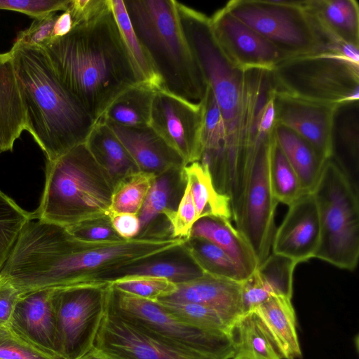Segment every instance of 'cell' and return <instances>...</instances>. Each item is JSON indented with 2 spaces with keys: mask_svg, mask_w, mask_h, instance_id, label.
I'll return each instance as SVG.
<instances>
[{
  "mask_svg": "<svg viewBox=\"0 0 359 359\" xmlns=\"http://www.w3.org/2000/svg\"><path fill=\"white\" fill-rule=\"evenodd\" d=\"M78 359H104L98 355L92 348L89 352L81 356Z\"/></svg>",
  "mask_w": 359,
  "mask_h": 359,
  "instance_id": "50",
  "label": "cell"
},
{
  "mask_svg": "<svg viewBox=\"0 0 359 359\" xmlns=\"http://www.w3.org/2000/svg\"><path fill=\"white\" fill-rule=\"evenodd\" d=\"M225 6L286 58L322 52L302 1L232 0Z\"/></svg>",
  "mask_w": 359,
  "mask_h": 359,
  "instance_id": "10",
  "label": "cell"
},
{
  "mask_svg": "<svg viewBox=\"0 0 359 359\" xmlns=\"http://www.w3.org/2000/svg\"><path fill=\"white\" fill-rule=\"evenodd\" d=\"M156 176L139 171L118 183L114 189L110 213L137 215Z\"/></svg>",
  "mask_w": 359,
  "mask_h": 359,
  "instance_id": "38",
  "label": "cell"
},
{
  "mask_svg": "<svg viewBox=\"0 0 359 359\" xmlns=\"http://www.w3.org/2000/svg\"><path fill=\"white\" fill-rule=\"evenodd\" d=\"M269 177L273 195L278 203L290 206L304 194L298 175L275 139L271 151Z\"/></svg>",
  "mask_w": 359,
  "mask_h": 359,
  "instance_id": "37",
  "label": "cell"
},
{
  "mask_svg": "<svg viewBox=\"0 0 359 359\" xmlns=\"http://www.w3.org/2000/svg\"><path fill=\"white\" fill-rule=\"evenodd\" d=\"M135 34L164 90L194 103L208 85L184 34L174 0L123 1Z\"/></svg>",
  "mask_w": 359,
  "mask_h": 359,
  "instance_id": "5",
  "label": "cell"
},
{
  "mask_svg": "<svg viewBox=\"0 0 359 359\" xmlns=\"http://www.w3.org/2000/svg\"><path fill=\"white\" fill-rule=\"evenodd\" d=\"M156 302L178 320L201 330L231 334L235 323L215 309L201 304L165 299H159Z\"/></svg>",
  "mask_w": 359,
  "mask_h": 359,
  "instance_id": "36",
  "label": "cell"
},
{
  "mask_svg": "<svg viewBox=\"0 0 359 359\" xmlns=\"http://www.w3.org/2000/svg\"><path fill=\"white\" fill-rule=\"evenodd\" d=\"M298 264L292 259L272 253L243 282L242 303L243 313L253 311L271 296L292 298L293 273Z\"/></svg>",
  "mask_w": 359,
  "mask_h": 359,
  "instance_id": "22",
  "label": "cell"
},
{
  "mask_svg": "<svg viewBox=\"0 0 359 359\" xmlns=\"http://www.w3.org/2000/svg\"><path fill=\"white\" fill-rule=\"evenodd\" d=\"M108 307L140 331L177 350L206 359H231L233 356L231 334L189 325L156 302L122 292L111 284Z\"/></svg>",
  "mask_w": 359,
  "mask_h": 359,
  "instance_id": "9",
  "label": "cell"
},
{
  "mask_svg": "<svg viewBox=\"0 0 359 359\" xmlns=\"http://www.w3.org/2000/svg\"><path fill=\"white\" fill-rule=\"evenodd\" d=\"M290 297L274 295L253 311L271 337L283 359H299L302 353L297 331L296 313Z\"/></svg>",
  "mask_w": 359,
  "mask_h": 359,
  "instance_id": "26",
  "label": "cell"
},
{
  "mask_svg": "<svg viewBox=\"0 0 359 359\" xmlns=\"http://www.w3.org/2000/svg\"><path fill=\"white\" fill-rule=\"evenodd\" d=\"M168 220L174 238L187 239L198 220L197 212L189 186L186 184L177 210L163 215Z\"/></svg>",
  "mask_w": 359,
  "mask_h": 359,
  "instance_id": "43",
  "label": "cell"
},
{
  "mask_svg": "<svg viewBox=\"0 0 359 359\" xmlns=\"http://www.w3.org/2000/svg\"><path fill=\"white\" fill-rule=\"evenodd\" d=\"M26 116V130L54 161L84 143L95 122L52 70L42 48L20 43L11 49Z\"/></svg>",
  "mask_w": 359,
  "mask_h": 359,
  "instance_id": "4",
  "label": "cell"
},
{
  "mask_svg": "<svg viewBox=\"0 0 359 359\" xmlns=\"http://www.w3.org/2000/svg\"><path fill=\"white\" fill-rule=\"evenodd\" d=\"M203 116L202 101L191 102L161 90L156 91L152 101L149 126L186 165L199 159Z\"/></svg>",
  "mask_w": 359,
  "mask_h": 359,
  "instance_id": "13",
  "label": "cell"
},
{
  "mask_svg": "<svg viewBox=\"0 0 359 359\" xmlns=\"http://www.w3.org/2000/svg\"><path fill=\"white\" fill-rule=\"evenodd\" d=\"M109 8V0H70L67 11L74 27L93 20Z\"/></svg>",
  "mask_w": 359,
  "mask_h": 359,
  "instance_id": "46",
  "label": "cell"
},
{
  "mask_svg": "<svg viewBox=\"0 0 359 359\" xmlns=\"http://www.w3.org/2000/svg\"><path fill=\"white\" fill-rule=\"evenodd\" d=\"M195 204L198 219L214 216L232 217L229 198L215 187L208 170L198 161L184 165L182 169Z\"/></svg>",
  "mask_w": 359,
  "mask_h": 359,
  "instance_id": "33",
  "label": "cell"
},
{
  "mask_svg": "<svg viewBox=\"0 0 359 359\" xmlns=\"http://www.w3.org/2000/svg\"><path fill=\"white\" fill-rule=\"evenodd\" d=\"M73 28V22L68 11L59 15L53 29V38L67 35Z\"/></svg>",
  "mask_w": 359,
  "mask_h": 359,
  "instance_id": "49",
  "label": "cell"
},
{
  "mask_svg": "<svg viewBox=\"0 0 359 359\" xmlns=\"http://www.w3.org/2000/svg\"><path fill=\"white\" fill-rule=\"evenodd\" d=\"M32 212L21 208L0 191V272L7 261L24 225Z\"/></svg>",
  "mask_w": 359,
  "mask_h": 359,
  "instance_id": "39",
  "label": "cell"
},
{
  "mask_svg": "<svg viewBox=\"0 0 359 359\" xmlns=\"http://www.w3.org/2000/svg\"><path fill=\"white\" fill-rule=\"evenodd\" d=\"M275 93L326 104L358 102L359 62L332 53L289 57L270 71Z\"/></svg>",
  "mask_w": 359,
  "mask_h": 359,
  "instance_id": "8",
  "label": "cell"
},
{
  "mask_svg": "<svg viewBox=\"0 0 359 359\" xmlns=\"http://www.w3.org/2000/svg\"><path fill=\"white\" fill-rule=\"evenodd\" d=\"M93 349L104 359H206L149 336L123 319L108 304Z\"/></svg>",
  "mask_w": 359,
  "mask_h": 359,
  "instance_id": "14",
  "label": "cell"
},
{
  "mask_svg": "<svg viewBox=\"0 0 359 359\" xmlns=\"http://www.w3.org/2000/svg\"><path fill=\"white\" fill-rule=\"evenodd\" d=\"M128 150L140 171L156 177L171 169H182L184 161L149 125L136 127L107 123Z\"/></svg>",
  "mask_w": 359,
  "mask_h": 359,
  "instance_id": "19",
  "label": "cell"
},
{
  "mask_svg": "<svg viewBox=\"0 0 359 359\" xmlns=\"http://www.w3.org/2000/svg\"><path fill=\"white\" fill-rule=\"evenodd\" d=\"M110 290L108 283L53 289L62 359H78L93 348Z\"/></svg>",
  "mask_w": 359,
  "mask_h": 359,
  "instance_id": "11",
  "label": "cell"
},
{
  "mask_svg": "<svg viewBox=\"0 0 359 359\" xmlns=\"http://www.w3.org/2000/svg\"><path fill=\"white\" fill-rule=\"evenodd\" d=\"M85 143L115 186L126 177L140 171L128 150L106 123L96 122Z\"/></svg>",
  "mask_w": 359,
  "mask_h": 359,
  "instance_id": "28",
  "label": "cell"
},
{
  "mask_svg": "<svg viewBox=\"0 0 359 359\" xmlns=\"http://www.w3.org/2000/svg\"><path fill=\"white\" fill-rule=\"evenodd\" d=\"M75 238L89 243H109L123 241L114 229L109 215L67 226Z\"/></svg>",
  "mask_w": 359,
  "mask_h": 359,
  "instance_id": "41",
  "label": "cell"
},
{
  "mask_svg": "<svg viewBox=\"0 0 359 359\" xmlns=\"http://www.w3.org/2000/svg\"><path fill=\"white\" fill-rule=\"evenodd\" d=\"M156 91L144 83L128 88L111 102L98 121L126 127L149 125Z\"/></svg>",
  "mask_w": 359,
  "mask_h": 359,
  "instance_id": "32",
  "label": "cell"
},
{
  "mask_svg": "<svg viewBox=\"0 0 359 359\" xmlns=\"http://www.w3.org/2000/svg\"><path fill=\"white\" fill-rule=\"evenodd\" d=\"M312 193L320 227L315 257L341 269L354 270L359 258L358 191L330 158Z\"/></svg>",
  "mask_w": 359,
  "mask_h": 359,
  "instance_id": "7",
  "label": "cell"
},
{
  "mask_svg": "<svg viewBox=\"0 0 359 359\" xmlns=\"http://www.w3.org/2000/svg\"><path fill=\"white\" fill-rule=\"evenodd\" d=\"M0 359H54L0 325Z\"/></svg>",
  "mask_w": 359,
  "mask_h": 359,
  "instance_id": "42",
  "label": "cell"
},
{
  "mask_svg": "<svg viewBox=\"0 0 359 359\" xmlns=\"http://www.w3.org/2000/svg\"><path fill=\"white\" fill-rule=\"evenodd\" d=\"M176 285L172 294L161 299L206 305L233 322L243 314L241 283L205 273Z\"/></svg>",
  "mask_w": 359,
  "mask_h": 359,
  "instance_id": "21",
  "label": "cell"
},
{
  "mask_svg": "<svg viewBox=\"0 0 359 359\" xmlns=\"http://www.w3.org/2000/svg\"><path fill=\"white\" fill-rule=\"evenodd\" d=\"M220 217L199 218L189 237L208 240L224 250L248 278L258 267L255 255L243 234L229 221Z\"/></svg>",
  "mask_w": 359,
  "mask_h": 359,
  "instance_id": "27",
  "label": "cell"
},
{
  "mask_svg": "<svg viewBox=\"0 0 359 359\" xmlns=\"http://www.w3.org/2000/svg\"><path fill=\"white\" fill-rule=\"evenodd\" d=\"M358 102L337 107L332 133V156L335 163L358 191L359 118Z\"/></svg>",
  "mask_w": 359,
  "mask_h": 359,
  "instance_id": "25",
  "label": "cell"
},
{
  "mask_svg": "<svg viewBox=\"0 0 359 359\" xmlns=\"http://www.w3.org/2000/svg\"><path fill=\"white\" fill-rule=\"evenodd\" d=\"M115 185L86 143L46 163V181L32 219L65 227L110 214Z\"/></svg>",
  "mask_w": 359,
  "mask_h": 359,
  "instance_id": "6",
  "label": "cell"
},
{
  "mask_svg": "<svg viewBox=\"0 0 359 359\" xmlns=\"http://www.w3.org/2000/svg\"><path fill=\"white\" fill-rule=\"evenodd\" d=\"M202 102L203 116L201 133V151L198 161L208 170L216 189L220 194L226 195V132L219 107L209 86Z\"/></svg>",
  "mask_w": 359,
  "mask_h": 359,
  "instance_id": "23",
  "label": "cell"
},
{
  "mask_svg": "<svg viewBox=\"0 0 359 359\" xmlns=\"http://www.w3.org/2000/svg\"><path fill=\"white\" fill-rule=\"evenodd\" d=\"M273 135L298 175L304 193H312L327 161L305 140L282 125H275Z\"/></svg>",
  "mask_w": 359,
  "mask_h": 359,
  "instance_id": "29",
  "label": "cell"
},
{
  "mask_svg": "<svg viewBox=\"0 0 359 359\" xmlns=\"http://www.w3.org/2000/svg\"><path fill=\"white\" fill-rule=\"evenodd\" d=\"M112 226L123 240H130L138 236L140 223L137 215L131 213H110Z\"/></svg>",
  "mask_w": 359,
  "mask_h": 359,
  "instance_id": "48",
  "label": "cell"
},
{
  "mask_svg": "<svg viewBox=\"0 0 359 359\" xmlns=\"http://www.w3.org/2000/svg\"><path fill=\"white\" fill-rule=\"evenodd\" d=\"M231 337L233 348L231 359H283L254 311L243 313L235 321Z\"/></svg>",
  "mask_w": 359,
  "mask_h": 359,
  "instance_id": "30",
  "label": "cell"
},
{
  "mask_svg": "<svg viewBox=\"0 0 359 359\" xmlns=\"http://www.w3.org/2000/svg\"><path fill=\"white\" fill-rule=\"evenodd\" d=\"M20 296L12 283L0 273V325L9 323Z\"/></svg>",
  "mask_w": 359,
  "mask_h": 359,
  "instance_id": "47",
  "label": "cell"
},
{
  "mask_svg": "<svg viewBox=\"0 0 359 359\" xmlns=\"http://www.w3.org/2000/svg\"><path fill=\"white\" fill-rule=\"evenodd\" d=\"M183 245L205 273L238 283L248 278L224 250L208 240L189 237Z\"/></svg>",
  "mask_w": 359,
  "mask_h": 359,
  "instance_id": "35",
  "label": "cell"
},
{
  "mask_svg": "<svg viewBox=\"0 0 359 359\" xmlns=\"http://www.w3.org/2000/svg\"><path fill=\"white\" fill-rule=\"evenodd\" d=\"M273 140L255 152L246 176L238 208L232 216L236 229L252 248L258 264L270 255L277 201L271 190L269 162Z\"/></svg>",
  "mask_w": 359,
  "mask_h": 359,
  "instance_id": "12",
  "label": "cell"
},
{
  "mask_svg": "<svg viewBox=\"0 0 359 359\" xmlns=\"http://www.w3.org/2000/svg\"><path fill=\"white\" fill-rule=\"evenodd\" d=\"M26 116L11 53H0V154L12 151Z\"/></svg>",
  "mask_w": 359,
  "mask_h": 359,
  "instance_id": "24",
  "label": "cell"
},
{
  "mask_svg": "<svg viewBox=\"0 0 359 359\" xmlns=\"http://www.w3.org/2000/svg\"><path fill=\"white\" fill-rule=\"evenodd\" d=\"M209 19L218 45L236 67L271 71L286 59L273 44L235 17L226 6Z\"/></svg>",
  "mask_w": 359,
  "mask_h": 359,
  "instance_id": "15",
  "label": "cell"
},
{
  "mask_svg": "<svg viewBox=\"0 0 359 359\" xmlns=\"http://www.w3.org/2000/svg\"><path fill=\"white\" fill-rule=\"evenodd\" d=\"M276 124L309 142L325 161L332 156L334 117L339 106L302 100L273 91Z\"/></svg>",
  "mask_w": 359,
  "mask_h": 359,
  "instance_id": "16",
  "label": "cell"
},
{
  "mask_svg": "<svg viewBox=\"0 0 359 359\" xmlns=\"http://www.w3.org/2000/svg\"><path fill=\"white\" fill-rule=\"evenodd\" d=\"M7 325L46 355L54 359H62L53 289L21 294Z\"/></svg>",
  "mask_w": 359,
  "mask_h": 359,
  "instance_id": "17",
  "label": "cell"
},
{
  "mask_svg": "<svg viewBox=\"0 0 359 359\" xmlns=\"http://www.w3.org/2000/svg\"><path fill=\"white\" fill-rule=\"evenodd\" d=\"M202 269L193 259L183 245L141 261L108 271L94 283H111L133 276H149L167 279L175 284L203 276Z\"/></svg>",
  "mask_w": 359,
  "mask_h": 359,
  "instance_id": "20",
  "label": "cell"
},
{
  "mask_svg": "<svg viewBox=\"0 0 359 359\" xmlns=\"http://www.w3.org/2000/svg\"><path fill=\"white\" fill-rule=\"evenodd\" d=\"M320 236V220L313 193L304 194L289 210L273 235V253L297 264L315 257Z\"/></svg>",
  "mask_w": 359,
  "mask_h": 359,
  "instance_id": "18",
  "label": "cell"
},
{
  "mask_svg": "<svg viewBox=\"0 0 359 359\" xmlns=\"http://www.w3.org/2000/svg\"><path fill=\"white\" fill-rule=\"evenodd\" d=\"M54 74L95 123L128 88L142 83L110 8L41 47Z\"/></svg>",
  "mask_w": 359,
  "mask_h": 359,
  "instance_id": "3",
  "label": "cell"
},
{
  "mask_svg": "<svg viewBox=\"0 0 359 359\" xmlns=\"http://www.w3.org/2000/svg\"><path fill=\"white\" fill-rule=\"evenodd\" d=\"M182 169H171L155 177L137 214L138 236L161 215L177 210L186 185Z\"/></svg>",
  "mask_w": 359,
  "mask_h": 359,
  "instance_id": "31",
  "label": "cell"
},
{
  "mask_svg": "<svg viewBox=\"0 0 359 359\" xmlns=\"http://www.w3.org/2000/svg\"><path fill=\"white\" fill-rule=\"evenodd\" d=\"M180 21L222 117L226 137V195L239 201L256 151L273 138L276 125L270 71L241 69L218 45L209 17L176 1Z\"/></svg>",
  "mask_w": 359,
  "mask_h": 359,
  "instance_id": "1",
  "label": "cell"
},
{
  "mask_svg": "<svg viewBox=\"0 0 359 359\" xmlns=\"http://www.w3.org/2000/svg\"><path fill=\"white\" fill-rule=\"evenodd\" d=\"M109 1L121 35L142 82L156 91L163 90L159 76L134 32L123 0Z\"/></svg>",
  "mask_w": 359,
  "mask_h": 359,
  "instance_id": "34",
  "label": "cell"
},
{
  "mask_svg": "<svg viewBox=\"0 0 359 359\" xmlns=\"http://www.w3.org/2000/svg\"><path fill=\"white\" fill-rule=\"evenodd\" d=\"M70 0H0V9L25 13L34 19L66 11Z\"/></svg>",
  "mask_w": 359,
  "mask_h": 359,
  "instance_id": "44",
  "label": "cell"
},
{
  "mask_svg": "<svg viewBox=\"0 0 359 359\" xmlns=\"http://www.w3.org/2000/svg\"><path fill=\"white\" fill-rule=\"evenodd\" d=\"M111 284L118 291L153 302L172 294L177 289V285L167 279L149 276L127 277Z\"/></svg>",
  "mask_w": 359,
  "mask_h": 359,
  "instance_id": "40",
  "label": "cell"
},
{
  "mask_svg": "<svg viewBox=\"0 0 359 359\" xmlns=\"http://www.w3.org/2000/svg\"><path fill=\"white\" fill-rule=\"evenodd\" d=\"M186 239L136 237L102 243L73 236L39 219L23 226L2 273L20 294L94 283L100 276L183 245Z\"/></svg>",
  "mask_w": 359,
  "mask_h": 359,
  "instance_id": "2",
  "label": "cell"
},
{
  "mask_svg": "<svg viewBox=\"0 0 359 359\" xmlns=\"http://www.w3.org/2000/svg\"><path fill=\"white\" fill-rule=\"evenodd\" d=\"M53 12L40 18L34 19L31 25L18 33L15 43L42 47L53 38V29L59 15Z\"/></svg>",
  "mask_w": 359,
  "mask_h": 359,
  "instance_id": "45",
  "label": "cell"
}]
</instances>
